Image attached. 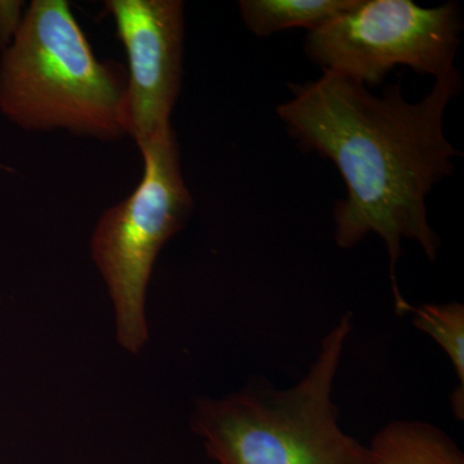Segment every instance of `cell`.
Segmentation results:
<instances>
[{
	"instance_id": "cell-1",
	"label": "cell",
	"mask_w": 464,
	"mask_h": 464,
	"mask_svg": "<svg viewBox=\"0 0 464 464\" xmlns=\"http://www.w3.org/2000/svg\"><path fill=\"white\" fill-rule=\"evenodd\" d=\"M435 79L423 100L408 102L400 82L374 96L353 79L324 72L316 81L290 85L292 99L277 108L304 149L331 159L343 177L347 197L333 215L337 246L353 248L369 234L383 240L400 315L411 306L396 275L402 239L418 241L435 261L440 239L430 225L427 197L453 173L459 155L445 137L444 115L462 78L451 66Z\"/></svg>"
},
{
	"instance_id": "cell-2",
	"label": "cell",
	"mask_w": 464,
	"mask_h": 464,
	"mask_svg": "<svg viewBox=\"0 0 464 464\" xmlns=\"http://www.w3.org/2000/svg\"><path fill=\"white\" fill-rule=\"evenodd\" d=\"M353 316L324 335L315 362L297 383L264 378L224 398L195 400L191 430L217 464H374L369 447L340 424L333 387Z\"/></svg>"
},
{
	"instance_id": "cell-3",
	"label": "cell",
	"mask_w": 464,
	"mask_h": 464,
	"mask_svg": "<svg viewBox=\"0 0 464 464\" xmlns=\"http://www.w3.org/2000/svg\"><path fill=\"white\" fill-rule=\"evenodd\" d=\"M127 70L101 63L65 0H34L0 63V111L26 130L116 141Z\"/></svg>"
},
{
	"instance_id": "cell-4",
	"label": "cell",
	"mask_w": 464,
	"mask_h": 464,
	"mask_svg": "<svg viewBox=\"0 0 464 464\" xmlns=\"http://www.w3.org/2000/svg\"><path fill=\"white\" fill-rule=\"evenodd\" d=\"M140 150L141 182L103 212L91 240L92 258L114 308L116 341L134 355L149 341L146 295L155 261L194 208L172 125Z\"/></svg>"
},
{
	"instance_id": "cell-5",
	"label": "cell",
	"mask_w": 464,
	"mask_h": 464,
	"mask_svg": "<svg viewBox=\"0 0 464 464\" xmlns=\"http://www.w3.org/2000/svg\"><path fill=\"white\" fill-rule=\"evenodd\" d=\"M462 29L454 3L423 8L411 0H356L308 33L306 52L324 72L382 83L393 67L438 78L454 66Z\"/></svg>"
},
{
	"instance_id": "cell-6",
	"label": "cell",
	"mask_w": 464,
	"mask_h": 464,
	"mask_svg": "<svg viewBox=\"0 0 464 464\" xmlns=\"http://www.w3.org/2000/svg\"><path fill=\"white\" fill-rule=\"evenodd\" d=\"M128 57L127 132L139 148L170 127L182 84L185 14L179 0H108Z\"/></svg>"
},
{
	"instance_id": "cell-7",
	"label": "cell",
	"mask_w": 464,
	"mask_h": 464,
	"mask_svg": "<svg viewBox=\"0 0 464 464\" xmlns=\"http://www.w3.org/2000/svg\"><path fill=\"white\" fill-rule=\"evenodd\" d=\"M374 464H464V456L449 435L422 420H395L374 436Z\"/></svg>"
},
{
	"instance_id": "cell-8",
	"label": "cell",
	"mask_w": 464,
	"mask_h": 464,
	"mask_svg": "<svg viewBox=\"0 0 464 464\" xmlns=\"http://www.w3.org/2000/svg\"><path fill=\"white\" fill-rule=\"evenodd\" d=\"M356 0H243L241 17L258 36L292 29L313 30L329 18L353 7Z\"/></svg>"
},
{
	"instance_id": "cell-9",
	"label": "cell",
	"mask_w": 464,
	"mask_h": 464,
	"mask_svg": "<svg viewBox=\"0 0 464 464\" xmlns=\"http://www.w3.org/2000/svg\"><path fill=\"white\" fill-rule=\"evenodd\" d=\"M415 328L440 344L456 371L459 382L451 395L450 404L458 420H464V306L459 302L411 306Z\"/></svg>"
},
{
	"instance_id": "cell-10",
	"label": "cell",
	"mask_w": 464,
	"mask_h": 464,
	"mask_svg": "<svg viewBox=\"0 0 464 464\" xmlns=\"http://www.w3.org/2000/svg\"><path fill=\"white\" fill-rule=\"evenodd\" d=\"M23 2H0V50L11 45L23 23Z\"/></svg>"
}]
</instances>
